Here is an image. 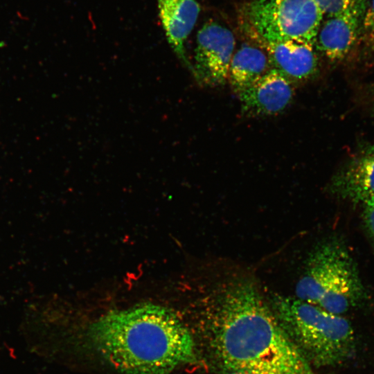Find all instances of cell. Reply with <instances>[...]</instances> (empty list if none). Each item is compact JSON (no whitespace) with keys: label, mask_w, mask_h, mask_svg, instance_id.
Segmentation results:
<instances>
[{"label":"cell","mask_w":374,"mask_h":374,"mask_svg":"<svg viewBox=\"0 0 374 374\" xmlns=\"http://www.w3.org/2000/svg\"><path fill=\"white\" fill-rule=\"evenodd\" d=\"M244 28L260 42L314 46L323 14L314 0H253L242 10Z\"/></svg>","instance_id":"5"},{"label":"cell","mask_w":374,"mask_h":374,"mask_svg":"<svg viewBox=\"0 0 374 374\" xmlns=\"http://www.w3.org/2000/svg\"><path fill=\"white\" fill-rule=\"evenodd\" d=\"M235 39L226 27L215 21L204 24L197 34L193 71L203 85L215 87L228 80Z\"/></svg>","instance_id":"6"},{"label":"cell","mask_w":374,"mask_h":374,"mask_svg":"<svg viewBox=\"0 0 374 374\" xmlns=\"http://www.w3.org/2000/svg\"><path fill=\"white\" fill-rule=\"evenodd\" d=\"M271 68L265 51L250 44H242L233 54L228 80L237 94L249 87Z\"/></svg>","instance_id":"12"},{"label":"cell","mask_w":374,"mask_h":374,"mask_svg":"<svg viewBox=\"0 0 374 374\" xmlns=\"http://www.w3.org/2000/svg\"><path fill=\"white\" fill-rule=\"evenodd\" d=\"M330 188L355 204L374 197V143L361 149L335 175Z\"/></svg>","instance_id":"8"},{"label":"cell","mask_w":374,"mask_h":374,"mask_svg":"<svg viewBox=\"0 0 374 374\" xmlns=\"http://www.w3.org/2000/svg\"><path fill=\"white\" fill-rule=\"evenodd\" d=\"M230 374H244V373H230Z\"/></svg>","instance_id":"16"},{"label":"cell","mask_w":374,"mask_h":374,"mask_svg":"<svg viewBox=\"0 0 374 374\" xmlns=\"http://www.w3.org/2000/svg\"><path fill=\"white\" fill-rule=\"evenodd\" d=\"M95 350L123 374H169L194 362V338L171 310L147 303L112 311L89 328Z\"/></svg>","instance_id":"2"},{"label":"cell","mask_w":374,"mask_h":374,"mask_svg":"<svg viewBox=\"0 0 374 374\" xmlns=\"http://www.w3.org/2000/svg\"><path fill=\"white\" fill-rule=\"evenodd\" d=\"M269 304L288 338L310 365L332 366L348 357L354 336L344 317L297 297L275 294Z\"/></svg>","instance_id":"3"},{"label":"cell","mask_w":374,"mask_h":374,"mask_svg":"<svg viewBox=\"0 0 374 374\" xmlns=\"http://www.w3.org/2000/svg\"><path fill=\"white\" fill-rule=\"evenodd\" d=\"M295 290L298 299L337 315L366 296L353 257L344 243L332 239L311 251Z\"/></svg>","instance_id":"4"},{"label":"cell","mask_w":374,"mask_h":374,"mask_svg":"<svg viewBox=\"0 0 374 374\" xmlns=\"http://www.w3.org/2000/svg\"><path fill=\"white\" fill-rule=\"evenodd\" d=\"M159 15L168 42L178 58L192 72L186 55L185 43L199 16L196 0H157Z\"/></svg>","instance_id":"11"},{"label":"cell","mask_w":374,"mask_h":374,"mask_svg":"<svg viewBox=\"0 0 374 374\" xmlns=\"http://www.w3.org/2000/svg\"><path fill=\"white\" fill-rule=\"evenodd\" d=\"M293 84L274 69L239 93L242 111L253 116L281 112L293 98Z\"/></svg>","instance_id":"9"},{"label":"cell","mask_w":374,"mask_h":374,"mask_svg":"<svg viewBox=\"0 0 374 374\" xmlns=\"http://www.w3.org/2000/svg\"><path fill=\"white\" fill-rule=\"evenodd\" d=\"M361 38L366 44L374 49V0L364 3L361 24Z\"/></svg>","instance_id":"13"},{"label":"cell","mask_w":374,"mask_h":374,"mask_svg":"<svg viewBox=\"0 0 374 374\" xmlns=\"http://www.w3.org/2000/svg\"><path fill=\"white\" fill-rule=\"evenodd\" d=\"M215 285L202 326L215 368L224 374H315L254 281L230 277Z\"/></svg>","instance_id":"1"},{"label":"cell","mask_w":374,"mask_h":374,"mask_svg":"<svg viewBox=\"0 0 374 374\" xmlns=\"http://www.w3.org/2000/svg\"><path fill=\"white\" fill-rule=\"evenodd\" d=\"M373 93H374V87H373ZM374 109V108H373Z\"/></svg>","instance_id":"17"},{"label":"cell","mask_w":374,"mask_h":374,"mask_svg":"<svg viewBox=\"0 0 374 374\" xmlns=\"http://www.w3.org/2000/svg\"><path fill=\"white\" fill-rule=\"evenodd\" d=\"M364 1L355 7L328 17L321 24L315 49L332 62L345 60L361 38V24Z\"/></svg>","instance_id":"7"},{"label":"cell","mask_w":374,"mask_h":374,"mask_svg":"<svg viewBox=\"0 0 374 374\" xmlns=\"http://www.w3.org/2000/svg\"><path fill=\"white\" fill-rule=\"evenodd\" d=\"M362 216L367 232L374 242V197L363 204Z\"/></svg>","instance_id":"15"},{"label":"cell","mask_w":374,"mask_h":374,"mask_svg":"<svg viewBox=\"0 0 374 374\" xmlns=\"http://www.w3.org/2000/svg\"><path fill=\"white\" fill-rule=\"evenodd\" d=\"M269 64L292 84L314 77L319 69L314 46L296 42H260Z\"/></svg>","instance_id":"10"},{"label":"cell","mask_w":374,"mask_h":374,"mask_svg":"<svg viewBox=\"0 0 374 374\" xmlns=\"http://www.w3.org/2000/svg\"><path fill=\"white\" fill-rule=\"evenodd\" d=\"M364 0H314L323 15L332 17L353 8Z\"/></svg>","instance_id":"14"}]
</instances>
